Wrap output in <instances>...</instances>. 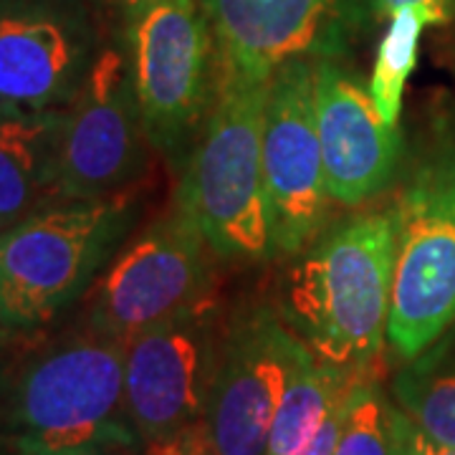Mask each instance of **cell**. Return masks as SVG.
Masks as SVG:
<instances>
[{
  "mask_svg": "<svg viewBox=\"0 0 455 455\" xmlns=\"http://www.w3.org/2000/svg\"><path fill=\"white\" fill-rule=\"evenodd\" d=\"M395 205L329 228L293 256L278 286V314L319 359L377 377L390 319Z\"/></svg>",
  "mask_w": 455,
  "mask_h": 455,
  "instance_id": "1",
  "label": "cell"
},
{
  "mask_svg": "<svg viewBox=\"0 0 455 455\" xmlns=\"http://www.w3.org/2000/svg\"><path fill=\"white\" fill-rule=\"evenodd\" d=\"M137 445L124 407V341L84 326L0 377V451Z\"/></svg>",
  "mask_w": 455,
  "mask_h": 455,
  "instance_id": "2",
  "label": "cell"
},
{
  "mask_svg": "<svg viewBox=\"0 0 455 455\" xmlns=\"http://www.w3.org/2000/svg\"><path fill=\"white\" fill-rule=\"evenodd\" d=\"M137 220L132 193L56 200L0 228V334L53 324L94 286Z\"/></svg>",
  "mask_w": 455,
  "mask_h": 455,
  "instance_id": "3",
  "label": "cell"
},
{
  "mask_svg": "<svg viewBox=\"0 0 455 455\" xmlns=\"http://www.w3.org/2000/svg\"><path fill=\"white\" fill-rule=\"evenodd\" d=\"M268 82L218 76L212 109L182 167L175 203L196 220L218 259L274 256L263 178Z\"/></svg>",
  "mask_w": 455,
  "mask_h": 455,
  "instance_id": "4",
  "label": "cell"
},
{
  "mask_svg": "<svg viewBox=\"0 0 455 455\" xmlns=\"http://www.w3.org/2000/svg\"><path fill=\"white\" fill-rule=\"evenodd\" d=\"M395 205L397 243L387 344L420 357L455 324V124H438Z\"/></svg>",
  "mask_w": 455,
  "mask_h": 455,
  "instance_id": "5",
  "label": "cell"
},
{
  "mask_svg": "<svg viewBox=\"0 0 455 455\" xmlns=\"http://www.w3.org/2000/svg\"><path fill=\"white\" fill-rule=\"evenodd\" d=\"M132 84L145 132L185 164L218 94V53L200 0H157L124 23Z\"/></svg>",
  "mask_w": 455,
  "mask_h": 455,
  "instance_id": "6",
  "label": "cell"
},
{
  "mask_svg": "<svg viewBox=\"0 0 455 455\" xmlns=\"http://www.w3.org/2000/svg\"><path fill=\"white\" fill-rule=\"evenodd\" d=\"M212 256L203 230L175 203L114 253L89 289L84 326L127 341L211 299Z\"/></svg>",
  "mask_w": 455,
  "mask_h": 455,
  "instance_id": "7",
  "label": "cell"
},
{
  "mask_svg": "<svg viewBox=\"0 0 455 455\" xmlns=\"http://www.w3.org/2000/svg\"><path fill=\"white\" fill-rule=\"evenodd\" d=\"M223 337L211 296L124 341V407L142 445L205 420Z\"/></svg>",
  "mask_w": 455,
  "mask_h": 455,
  "instance_id": "8",
  "label": "cell"
},
{
  "mask_svg": "<svg viewBox=\"0 0 455 455\" xmlns=\"http://www.w3.org/2000/svg\"><path fill=\"white\" fill-rule=\"evenodd\" d=\"M218 74L268 82L291 59H344L377 16V0H200Z\"/></svg>",
  "mask_w": 455,
  "mask_h": 455,
  "instance_id": "9",
  "label": "cell"
},
{
  "mask_svg": "<svg viewBox=\"0 0 455 455\" xmlns=\"http://www.w3.org/2000/svg\"><path fill=\"white\" fill-rule=\"evenodd\" d=\"M127 46H101L79 94L64 107L56 188L61 200L127 193L149 160Z\"/></svg>",
  "mask_w": 455,
  "mask_h": 455,
  "instance_id": "10",
  "label": "cell"
},
{
  "mask_svg": "<svg viewBox=\"0 0 455 455\" xmlns=\"http://www.w3.org/2000/svg\"><path fill=\"white\" fill-rule=\"evenodd\" d=\"M263 178L271 253L293 259L324 233L331 196L314 107V59L274 71L263 112Z\"/></svg>",
  "mask_w": 455,
  "mask_h": 455,
  "instance_id": "11",
  "label": "cell"
},
{
  "mask_svg": "<svg viewBox=\"0 0 455 455\" xmlns=\"http://www.w3.org/2000/svg\"><path fill=\"white\" fill-rule=\"evenodd\" d=\"M304 341L271 307L243 309L226 329L205 430L220 455H266L278 403Z\"/></svg>",
  "mask_w": 455,
  "mask_h": 455,
  "instance_id": "12",
  "label": "cell"
},
{
  "mask_svg": "<svg viewBox=\"0 0 455 455\" xmlns=\"http://www.w3.org/2000/svg\"><path fill=\"white\" fill-rule=\"evenodd\" d=\"M99 51L89 0H0V104L64 109Z\"/></svg>",
  "mask_w": 455,
  "mask_h": 455,
  "instance_id": "13",
  "label": "cell"
},
{
  "mask_svg": "<svg viewBox=\"0 0 455 455\" xmlns=\"http://www.w3.org/2000/svg\"><path fill=\"white\" fill-rule=\"evenodd\" d=\"M314 107L329 196L359 208L390 188L403 164V132L387 124L370 89L341 59H314Z\"/></svg>",
  "mask_w": 455,
  "mask_h": 455,
  "instance_id": "14",
  "label": "cell"
},
{
  "mask_svg": "<svg viewBox=\"0 0 455 455\" xmlns=\"http://www.w3.org/2000/svg\"><path fill=\"white\" fill-rule=\"evenodd\" d=\"M64 109L0 104V228L59 197V132Z\"/></svg>",
  "mask_w": 455,
  "mask_h": 455,
  "instance_id": "15",
  "label": "cell"
},
{
  "mask_svg": "<svg viewBox=\"0 0 455 455\" xmlns=\"http://www.w3.org/2000/svg\"><path fill=\"white\" fill-rule=\"evenodd\" d=\"M359 379L364 377L329 364L304 344L293 364L286 392L278 403L266 455L304 453L324 427L329 415L352 395Z\"/></svg>",
  "mask_w": 455,
  "mask_h": 455,
  "instance_id": "16",
  "label": "cell"
},
{
  "mask_svg": "<svg viewBox=\"0 0 455 455\" xmlns=\"http://www.w3.org/2000/svg\"><path fill=\"white\" fill-rule=\"evenodd\" d=\"M395 405L440 448L455 451V359L448 347H430L410 359L392 382Z\"/></svg>",
  "mask_w": 455,
  "mask_h": 455,
  "instance_id": "17",
  "label": "cell"
},
{
  "mask_svg": "<svg viewBox=\"0 0 455 455\" xmlns=\"http://www.w3.org/2000/svg\"><path fill=\"white\" fill-rule=\"evenodd\" d=\"M425 28L427 26L418 11L403 8L390 16V26L374 53V66L367 89H370V97H372L379 116L395 127H400L407 79L418 64V49H420V36Z\"/></svg>",
  "mask_w": 455,
  "mask_h": 455,
  "instance_id": "18",
  "label": "cell"
},
{
  "mask_svg": "<svg viewBox=\"0 0 455 455\" xmlns=\"http://www.w3.org/2000/svg\"><path fill=\"white\" fill-rule=\"evenodd\" d=\"M395 403L377 377H364L349 395L334 455H397Z\"/></svg>",
  "mask_w": 455,
  "mask_h": 455,
  "instance_id": "19",
  "label": "cell"
},
{
  "mask_svg": "<svg viewBox=\"0 0 455 455\" xmlns=\"http://www.w3.org/2000/svg\"><path fill=\"white\" fill-rule=\"evenodd\" d=\"M142 455H220L212 445L205 423H196L175 435L142 445Z\"/></svg>",
  "mask_w": 455,
  "mask_h": 455,
  "instance_id": "20",
  "label": "cell"
},
{
  "mask_svg": "<svg viewBox=\"0 0 455 455\" xmlns=\"http://www.w3.org/2000/svg\"><path fill=\"white\" fill-rule=\"evenodd\" d=\"M412 8L418 11L425 26H448L455 18V0H377V16L390 18L392 13Z\"/></svg>",
  "mask_w": 455,
  "mask_h": 455,
  "instance_id": "21",
  "label": "cell"
},
{
  "mask_svg": "<svg viewBox=\"0 0 455 455\" xmlns=\"http://www.w3.org/2000/svg\"><path fill=\"white\" fill-rule=\"evenodd\" d=\"M395 438H397V455H440L438 445L400 407H395Z\"/></svg>",
  "mask_w": 455,
  "mask_h": 455,
  "instance_id": "22",
  "label": "cell"
},
{
  "mask_svg": "<svg viewBox=\"0 0 455 455\" xmlns=\"http://www.w3.org/2000/svg\"><path fill=\"white\" fill-rule=\"evenodd\" d=\"M347 403H349V397L329 415V420H326L324 427L319 430V435L311 440L309 448H307L304 453L299 455H334V451H337V440H339L341 420H344V412H347Z\"/></svg>",
  "mask_w": 455,
  "mask_h": 455,
  "instance_id": "23",
  "label": "cell"
},
{
  "mask_svg": "<svg viewBox=\"0 0 455 455\" xmlns=\"http://www.w3.org/2000/svg\"><path fill=\"white\" fill-rule=\"evenodd\" d=\"M89 3L97 5L99 11H107V13L119 16L127 23L132 16H137L140 11H145L147 5H152L157 0H89Z\"/></svg>",
  "mask_w": 455,
  "mask_h": 455,
  "instance_id": "24",
  "label": "cell"
},
{
  "mask_svg": "<svg viewBox=\"0 0 455 455\" xmlns=\"http://www.w3.org/2000/svg\"><path fill=\"white\" fill-rule=\"evenodd\" d=\"M0 455H132V448H82V451H53V453L0 451Z\"/></svg>",
  "mask_w": 455,
  "mask_h": 455,
  "instance_id": "25",
  "label": "cell"
},
{
  "mask_svg": "<svg viewBox=\"0 0 455 455\" xmlns=\"http://www.w3.org/2000/svg\"><path fill=\"white\" fill-rule=\"evenodd\" d=\"M438 453L440 455H455V451H448V448H440L438 445Z\"/></svg>",
  "mask_w": 455,
  "mask_h": 455,
  "instance_id": "26",
  "label": "cell"
}]
</instances>
